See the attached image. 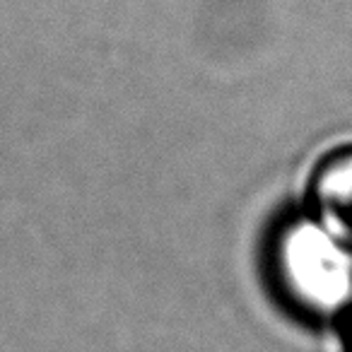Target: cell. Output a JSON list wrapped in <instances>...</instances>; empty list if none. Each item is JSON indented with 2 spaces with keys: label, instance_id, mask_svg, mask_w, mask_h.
Here are the masks:
<instances>
[{
  "label": "cell",
  "instance_id": "1",
  "mask_svg": "<svg viewBox=\"0 0 352 352\" xmlns=\"http://www.w3.org/2000/svg\"><path fill=\"white\" fill-rule=\"evenodd\" d=\"M283 302L309 323H345L352 314V244L311 210L278 227L270 249Z\"/></svg>",
  "mask_w": 352,
  "mask_h": 352
},
{
  "label": "cell",
  "instance_id": "2",
  "mask_svg": "<svg viewBox=\"0 0 352 352\" xmlns=\"http://www.w3.org/2000/svg\"><path fill=\"white\" fill-rule=\"evenodd\" d=\"M307 210L352 244V150L328 157L316 169Z\"/></svg>",
  "mask_w": 352,
  "mask_h": 352
},
{
  "label": "cell",
  "instance_id": "3",
  "mask_svg": "<svg viewBox=\"0 0 352 352\" xmlns=\"http://www.w3.org/2000/svg\"><path fill=\"white\" fill-rule=\"evenodd\" d=\"M342 347H345V352H352V314L342 323Z\"/></svg>",
  "mask_w": 352,
  "mask_h": 352
}]
</instances>
